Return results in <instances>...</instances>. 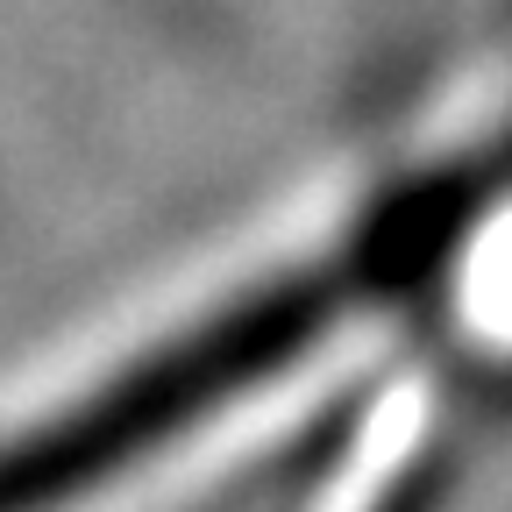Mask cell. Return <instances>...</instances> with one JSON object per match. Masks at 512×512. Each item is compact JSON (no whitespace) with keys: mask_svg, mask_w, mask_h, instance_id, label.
Returning <instances> with one entry per match:
<instances>
[{"mask_svg":"<svg viewBox=\"0 0 512 512\" xmlns=\"http://www.w3.org/2000/svg\"><path fill=\"white\" fill-rule=\"evenodd\" d=\"M370 285L377 278L356 271V264H320V271H299L271 292L214 313L200 335H185L164 356L136 363L93 406H79V413H64V420L0 448V512H50L64 498L121 477L164 434H185L192 420H207L235 392L264 384L285 363H299L313 349V335L328 320H342Z\"/></svg>","mask_w":512,"mask_h":512,"instance_id":"obj_1","label":"cell"}]
</instances>
